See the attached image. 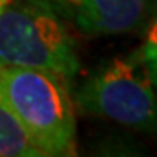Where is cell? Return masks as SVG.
<instances>
[{"label": "cell", "instance_id": "cell-2", "mask_svg": "<svg viewBox=\"0 0 157 157\" xmlns=\"http://www.w3.org/2000/svg\"><path fill=\"white\" fill-rule=\"evenodd\" d=\"M35 68L72 80L77 45L49 0H9L0 11V68Z\"/></svg>", "mask_w": 157, "mask_h": 157}, {"label": "cell", "instance_id": "cell-8", "mask_svg": "<svg viewBox=\"0 0 157 157\" xmlns=\"http://www.w3.org/2000/svg\"><path fill=\"white\" fill-rule=\"evenodd\" d=\"M7 4H9V0H0V11H2V9H4Z\"/></svg>", "mask_w": 157, "mask_h": 157}, {"label": "cell", "instance_id": "cell-7", "mask_svg": "<svg viewBox=\"0 0 157 157\" xmlns=\"http://www.w3.org/2000/svg\"><path fill=\"white\" fill-rule=\"evenodd\" d=\"M147 68H148V73H150L152 82H154V86L157 87V61L148 63V65H147Z\"/></svg>", "mask_w": 157, "mask_h": 157}, {"label": "cell", "instance_id": "cell-4", "mask_svg": "<svg viewBox=\"0 0 157 157\" xmlns=\"http://www.w3.org/2000/svg\"><path fill=\"white\" fill-rule=\"evenodd\" d=\"M52 9L82 35H119L145 23L150 0H49Z\"/></svg>", "mask_w": 157, "mask_h": 157}, {"label": "cell", "instance_id": "cell-1", "mask_svg": "<svg viewBox=\"0 0 157 157\" xmlns=\"http://www.w3.org/2000/svg\"><path fill=\"white\" fill-rule=\"evenodd\" d=\"M68 80L35 68H0V91L44 157L77 154V119Z\"/></svg>", "mask_w": 157, "mask_h": 157}, {"label": "cell", "instance_id": "cell-5", "mask_svg": "<svg viewBox=\"0 0 157 157\" xmlns=\"http://www.w3.org/2000/svg\"><path fill=\"white\" fill-rule=\"evenodd\" d=\"M0 157H44L0 91Z\"/></svg>", "mask_w": 157, "mask_h": 157}, {"label": "cell", "instance_id": "cell-3", "mask_svg": "<svg viewBox=\"0 0 157 157\" xmlns=\"http://www.w3.org/2000/svg\"><path fill=\"white\" fill-rule=\"evenodd\" d=\"M78 108L140 133L157 135V94L140 51L115 56L86 78Z\"/></svg>", "mask_w": 157, "mask_h": 157}, {"label": "cell", "instance_id": "cell-6", "mask_svg": "<svg viewBox=\"0 0 157 157\" xmlns=\"http://www.w3.org/2000/svg\"><path fill=\"white\" fill-rule=\"evenodd\" d=\"M140 52L143 56L145 65L157 61V14L154 17V21H152L148 32H147L145 42H143V47L140 49Z\"/></svg>", "mask_w": 157, "mask_h": 157}]
</instances>
